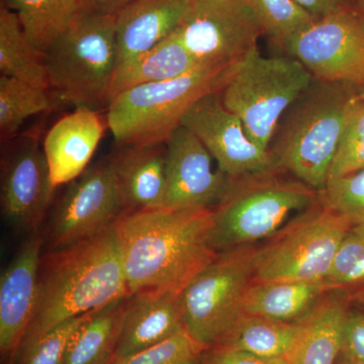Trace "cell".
Instances as JSON below:
<instances>
[{"label":"cell","mask_w":364,"mask_h":364,"mask_svg":"<svg viewBox=\"0 0 364 364\" xmlns=\"http://www.w3.org/2000/svg\"><path fill=\"white\" fill-rule=\"evenodd\" d=\"M213 208L142 210L121 215L114 231L129 293L181 294L217 257Z\"/></svg>","instance_id":"obj_1"},{"label":"cell","mask_w":364,"mask_h":364,"mask_svg":"<svg viewBox=\"0 0 364 364\" xmlns=\"http://www.w3.org/2000/svg\"><path fill=\"white\" fill-rule=\"evenodd\" d=\"M128 296L114 226L68 247L43 251L37 306L18 348Z\"/></svg>","instance_id":"obj_2"},{"label":"cell","mask_w":364,"mask_h":364,"mask_svg":"<svg viewBox=\"0 0 364 364\" xmlns=\"http://www.w3.org/2000/svg\"><path fill=\"white\" fill-rule=\"evenodd\" d=\"M359 90L314 78L280 119L268 149L274 167L316 191L324 188Z\"/></svg>","instance_id":"obj_3"},{"label":"cell","mask_w":364,"mask_h":364,"mask_svg":"<svg viewBox=\"0 0 364 364\" xmlns=\"http://www.w3.org/2000/svg\"><path fill=\"white\" fill-rule=\"evenodd\" d=\"M239 63L198 66L179 77L119 93L107 105V114L116 145L166 143L191 107L205 95L221 91Z\"/></svg>","instance_id":"obj_4"},{"label":"cell","mask_w":364,"mask_h":364,"mask_svg":"<svg viewBox=\"0 0 364 364\" xmlns=\"http://www.w3.org/2000/svg\"><path fill=\"white\" fill-rule=\"evenodd\" d=\"M284 170L272 167L229 178L214 210L210 246L222 251L267 240L287 224L294 210L318 200V191Z\"/></svg>","instance_id":"obj_5"},{"label":"cell","mask_w":364,"mask_h":364,"mask_svg":"<svg viewBox=\"0 0 364 364\" xmlns=\"http://www.w3.org/2000/svg\"><path fill=\"white\" fill-rule=\"evenodd\" d=\"M117 57L116 14L81 9L44 55L50 90L76 107H107Z\"/></svg>","instance_id":"obj_6"},{"label":"cell","mask_w":364,"mask_h":364,"mask_svg":"<svg viewBox=\"0 0 364 364\" xmlns=\"http://www.w3.org/2000/svg\"><path fill=\"white\" fill-rule=\"evenodd\" d=\"M263 244H246L218 253L181 293L184 329L207 350L224 343L244 315Z\"/></svg>","instance_id":"obj_7"},{"label":"cell","mask_w":364,"mask_h":364,"mask_svg":"<svg viewBox=\"0 0 364 364\" xmlns=\"http://www.w3.org/2000/svg\"><path fill=\"white\" fill-rule=\"evenodd\" d=\"M313 81L298 60L264 57L257 48L238 64L221 97L225 107L241 119L249 138L268 151L280 119Z\"/></svg>","instance_id":"obj_8"},{"label":"cell","mask_w":364,"mask_h":364,"mask_svg":"<svg viewBox=\"0 0 364 364\" xmlns=\"http://www.w3.org/2000/svg\"><path fill=\"white\" fill-rule=\"evenodd\" d=\"M351 226L318 198L263 244L254 280L325 282Z\"/></svg>","instance_id":"obj_9"},{"label":"cell","mask_w":364,"mask_h":364,"mask_svg":"<svg viewBox=\"0 0 364 364\" xmlns=\"http://www.w3.org/2000/svg\"><path fill=\"white\" fill-rule=\"evenodd\" d=\"M124 208L109 157L74 179L51 208L41 231L44 251L74 245L114 227Z\"/></svg>","instance_id":"obj_10"},{"label":"cell","mask_w":364,"mask_h":364,"mask_svg":"<svg viewBox=\"0 0 364 364\" xmlns=\"http://www.w3.org/2000/svg\"><path fill=\"white\" fill-rule=\"evenodd\" d=\"M176 33L200 65L240 62L264 35L245 0H193Z\"/></svg>","instance_id":"obj_11"},{"label":"cell","mask_w":364,"mask_h":364,"mask_svg":"<svg viewBox=\"0 0 364 364\" xmlns=\"http://www.w3.org/2000/svg\"><path fill=\"white\" fill-rule=\"evenodd\" d=\"M284 50L317 80L364 88V21L349 6L318 18Z\"/></svg>","instance_id":"obj_12"},{"label":"cell","mask_w":364,"mask_h":364,"mask_svg":"<svg viewBox=\"0 0 364 364\" xmlns=\"http://www.w3.org/2000/svg\"><path fill=\"white\" fill-rule=\"evenodd\" d=\"M56 188L44 150L36 138L18 141L2 158L0 205L14 229L28 235L41 232Z\"/></svg>","instance_id":"obj_13"},{"label":"cell","mask_w":364,"mask_h":364,"mask_svg":"<svg viewBox=\"0 0 364 364\" xmlns=\"http://www.w3.org/2000/svg\"><path fill=\"white\" fill-rule=\"evenodd\" d=\"M221 91L198 100L186 112L181 126L203 143L220 171L229 178L274 167L269 151L258 147L238 116L225 107Z\"/></svg>","instance_id":"obj_14"},{"label":"cell","mask_w":364,"mask_h":364,"mask_svg":"<svg viewBox=\"0 0 364 364\" xmlns=\"http://www.w3.org/2000/svg\"><path fill=\"white\" fill-rule=\"evenodd\" d=\"M212 155L188 129L179 127L166 142V191L170 210L214 208L226 191L229 177L212 167Z\"/></svg>","instance_id":"obj_15"},{"label":"cell","mask_w":364,"mask_h":364,"mask_svg":"<svg viewBox=\"0 0 364 364\" xmlns=\"http://www.w3.org/2000/svg\"><path fill=\"white\" fill-rule=\"evenodd\" d=\"M44 251L42 233L28 235L0 279V351L13 358L32 323L38 294L39 269Z\"/></svg>","instance_id":"obj_16"},{"label":"cell","mask_w":364,"mask_h":364,"mask_svg":"<svg viewBox=\"0 0 364 364\" xmlns=\"http://www.w3.org/2000/svg\"><path fill=\"white\" fill-rule=\"evenodd\" d=\"M109 160L124 214L164 208L166 143L117 146Z\"/></svg>","instance_id":"obj_17"},{"label":"cell","mask_w":364,"mask_h":364,"mask_svg":"<svg viewBox=\"0 0 364 364\" xmlns=\"http://www.w3.org/2000/svg\"><path fill=\"white\" fill-rule=\"evenodd\" d=\"M105 124L95 109L76 107L50 129L43 150L55 188L70 183L90 167Z\"/></svg>","instance_id":"obj_18"},{"label":"cell","mask_w":364,"mask_h":364,"mask_svg":"<svg viewBox=\"0 0 364 364\" xmlns=\"http://www.w3.org/2000/svg\"><path fill=\"white\" fill-rule=\"evenodd\" d=\"M193 2L134 0L119 11L116 14L117 69L176 33Z\"/></svg>","instance_id":"obj_19"},{"label":"cell","mask_w":364,"mask_h":364,"mask_svg":"<svg viewBox=\"0 0 364 364\" xmlns=\"http://www.w3.org/2000/svg\"><path fill=\"white\" fill-rule=\"evenodd\" d=\"M182 330L186 329L181 294H131L124 310L114 360L149 348Z\"/></svg>","instance_id":"obj_20"},{"label":"cell","mask_w":364,"mask_h":364,"mask_svg":"<svg viewBox=\"0 0 364 364\" xmlns=\"http://www.w3.org/2000/svg\"><path fill=\"white\" fill-rule=\"evenodd\" d=\"M347 289H330L306 318L305 331L289 364H336L343 349Z\"/></svg>","instance_id":"obj_21"},{"label":"cell","mask_w":364,"mask_h":364,"mask_svg":"<svg viewBox=\"0 0 364 364\" xmlns=\"http://www.w3.org/2000/svg\"><path fill=\"white\" fill-rule=\"evenodd\" d=\"M330 289L324 280H253L246 291L243 312L282 322H299L310 316Z\"/></svg>","instance_id":"obj_22"},{"label":"cell","mask_w":364,"mask_h":364,"mask_svg":"<svg viewBox=\"0 0 364 364\" xmlns=\"http://www.w3.org/2000/svg\"><path fill=\"white\" fill-rule=\"evenodd\" d=\"M198 66L202 65L173 33L149 51L117 69L109 104L112 98L124 90L177 78Z\"/></svg>","instance_id":"obj_23"},{"label":"cell","mask_w":364,"mask_h":364,"mask_svg":"<svg viewBox=\"0 0 364 364\" xmlns=\"http://www.w3.org/2000/svg\"><path fill=\"white\" fill-rule=\"evenodd\" d=\"M128 296L90 314L74 334L64 364H112Z\"/></svg>","instance_id":"obj_24"},{"label":"cell","mask_w":364,"mask_h":364,"mask_svg":"<svg viewBox=\"0 0 364 364\" xmlns=\"http://www.w3.org/2000/svg\"><path fill=\"white\" fill-rule=\"evenodd\" d=\"M306 318L299 322H282L244 314L224 343L218 347L289 360L305 331Z\"/></svg>","instance_id":"obj_25"},{"label":"cell","mask_w":364,"mask_h":364,"mask_svg":"<svg viewBox=\"0 0 364 364\" xmlns=\"http://www.w3.org/2000/svg\"><path fill=\"white\" fill-rule=\"evenodd\" d=\"M0 73L50 90L44 55L26 35L18 16L0 6Z\"/></svg>","instance_id":"obj_26"},{"label":"cell","mask_w":364,"mask_h":364,"mask_svg":"<svg viewBox=\"0 0 364 364\" xmlns=\"http://www.w3.org/2000/svg\"><path fill=\"white\" fill-rule=\"evenodd\" d=\"M18 16L28 40L43 55L81 11V0H4Z\"/></svg>","instance_id":"obj_27"},{"label":"cell","mask_w":364,"mask_h":364,"mask_svg":"<svg viewBox=\"0 0 364 364\" xmlns=\"http://www.w3.org/2000/svg\"><path fill=\"white\" fill-rule=\"evenodd\" d=\"M51 105L49 90L9 76H0V136L2 142L13 140L26 119L48 111Z\"/></svg>","instance_id":"obj_28"},{"label":"cell","mask_w":364,"mask_h":364,"mask_svg":"<svg viewBox=\"0 0 364 364\" xmlns=\"http://www.w3.org/2000/svg\"><path fill=\"white\" fill-rule=\"evenodd\" d=\"M245 1L259 21L263 33L282 49H284L289 41L318 20L294 0Z\"/></svg>","instance_id":"obj_29"},{"label":"cell","mask_w":364,"mask_h":364,"mask_svg":"<svg viewBox=\"0 0 364 364\" xmlns=\"http://www.w3.org/2000/svg\"><path fill=\"white\" fill-rule=\"evenodd\" d=\"M325 282L332 289L364 287V223L353 225L345 235Z\"/></svg>","instance_id":"obj_30"},{"label":"cell","mask_w":364,"mask_h":364,"mask_svg":"<svg viewBox=\"0 0 364 364\" xmlns=\"http://www.w3.org/2000/svg\"><path fill=\"white\" fill-rule=\"evenodd\" d=\"M90 313L70 318L32 343L21 346L9 364H64L74 334Z\"/></svg>","instance_id":"obj_31"},{"label":"cell","mask_w":364,"mask_h":364,"mask_svg":"<svg viewBox=\"0 0 364 364\" xmlns=\"http://www.w3.org/2000/svg\"><path fill=\"white\" fill-rule=\"evenodd\" d=\"M325 207L345 218L352 226L364 223V169L350 176L330 179L318 191Z\"/></svg>","instance_id":"obj_32"},{"label":"cell","mask_w":364,"mask_h":364,"mask_svg":"<svg viewBox=\"0 0 364 364\" xmlns=\"http://www.w3.org/2000/svg\"><path fill=\"white\" fill-rule=\"evenodd\" d=\"M364 169V102L359 98L347 122L330 168V179Z\"/></svg>","instance_id":"obj_33"},{"label":"cell","mask_w":364,"mask_h":364,"mask_svg":"<svg viewBox=\"0 0 364 364\" xmlns=\"http://www.w3.org/2000/svg\"><path fill=\"white\" fill-rule=\"evenodd\" d=\"M207 351L186 330L164 341L136 352L112 364H188L198 360Z\"/></svg>","instance_id":"obj_34"},{"label":"cell","mask_w":364,"mask_h":364,"mask_svg":"<svg viewBox=\"0 0 364 364\" xmlns=\"http://www.w3.org/2000/svg\"><path fill=\"white\" fill-rule=\"evenodd\" d=\"M341 354L364 363V287L349 291Z\"/></svg>","instance_id":"obj_35"},{"label":"cell","mask_w":364,"mask_h":364,"mask_svg":"<svg viewBox=\"0 0 364 364\" xmlns=\"http://www.w3.org/2000/svg\"><path fill=\"white\" fill-rule=\"evenodd\" d=\"M203 364H289L284 358H268L229 347L208 349L200 358Z\"/></svg>","instance_id":"obj_36"},{"label":"cell","mask_w":364,"mask_h":364,"mask_svg":"<svg viewBox=\"0 0 364 364\" xmlns=\"http://www.w3.org/2000/svg\"><path fill=\"white\" fill-rule=\"evenodd\" d=\"M294 1L318 18L348 7L345 0H294Z\"/></svg>","instance_id":"obj_37"},{"label":"cell","mask_w":364,"mask_h":364,"mask_svg":"<svg viewBox=\"0 0 364 364\" xmlns=\"http://www.w3.org/2000/svg\"><path fill=\"white\" fill-rule=\"evenodd\" d=\"M134 0H81V9L102 14H117Z\"/></svg>","instance_id":"obj_38"},{"label":"cell","mask_w":364,"mask_h":364,"mask_svg":"<svg viewBox=\"0 0 364 364\" xmlns=\"http://www.w3.org/2000/svg\"><path fill=\"white\" fill-rule=\"evenodd\" d=\"M336 364H364V363H363V361L355 360V359L347 358V356L342 355L341 354Z\"/></svg>","instance_id":"obj_39"},{"label":"cell","mask_w":364,"mask_h":364,"mask_svg":"<svg viewBox=\"0 0 364 364\" xmlns=\"http://www.w3.org/2000/svg\"><path fill=\"white\" fill-rule=\"evenodd\" d=\"M360 11H358L360 14L361 18L364 21V0H360Z\"/></svg>","instance_id":"obj_40"},{"label":"cell","mask_w":364,"mask_h":364,"mask_svg":"<svg viewBox=\"0 0 364 364\" xmlns=\"http://www.w3.org/2000/svg\"><path fill=\"white\" fill-rule=\"evenodd\" d=\"M359 98L364 102V88L359 90Z\"/></svg>","instance_id":"obj_41"},{"label":"cell","mask_w":364,"mask_h":364,"mask_svg":"<svg viewBox=\"0 0 364 364\" xmlns=\"http://www.w3.org/2000/svg\"><path fill=\"white\" fill-rule=\"evenodd\" d=\"M188 364H203L202 361H200V359H198V360L193 361V363H188Z\"/></svg>","instance_id":"obj_42"},{"label":"cell","mask_w":364,"mask_h":364,"mask_svg":"<svg viewBox=\"0 0 364 364\" xmlns=\"http://www.w3.org/2000/svg\"><path fill=\"white\" fill-rule=\"evenodd\" d=\"M359 1H360V0H359Z\"/></svg>","instance_id":"obj_43"}]
</instances>
